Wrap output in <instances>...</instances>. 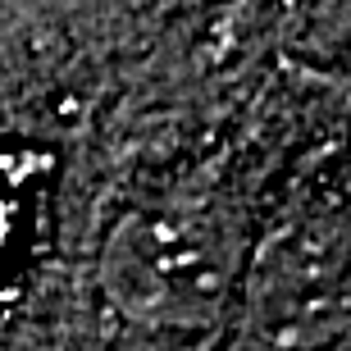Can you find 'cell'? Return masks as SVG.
<instances>
[{"label": "cell", "mask_w": 351, "mask_h": 351, "mask_svg": "<svg viewBox=\"0 0 351 351\" xmlns=\"http://www.w3.org/2000/svg\"><path fill=\"white\" fill-rule=\"evenodd\" d=\"M242 228L210 196H160L128 210L101 251L110 306L160 333L215 328L242 287Z\"/></svg>", "instance_id": "1"}, {"label": "cell", "mask_w": 351, "mask_h": 351, "mask_svg": "<svg viewBox=\"0 0 351 351\" xmlns=\"http://www.w3.org/2000/svg\"><path fill=\"white\" fill-rule=\"evenodd\" d=\"M247 338L265 351H328L347 333V219L342 206L278 223L242 269Z\"/></svg>", "instance_id": "2"}]
</instances>
